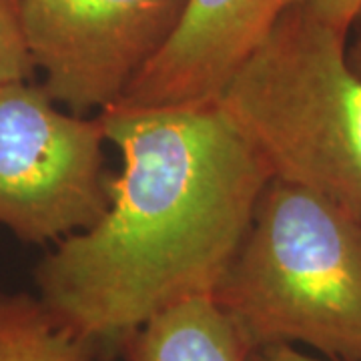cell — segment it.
<instances>
[{
  "mask_svg": "<svg viewBox=\"0 0 361 361\" xmlns=\"http://www.w3.org/2000/svg\"><path fill=\"white\" fill-rule=\"evenodd\" d=\"M249 361H336L322 357V355H311L293 345H269V348L255 349L251 353Z\"/></svg>",
  "mask_w": 361,
  "mask_h": 361,
  "instance_id": "11",
  "label": "cell"
},
{
  "mask_svg": "<svg viewBox=\"0 0 361 361\" xmlns=\"http://www.w3.org/2000/svg\"><path fill=\"white\" fill-rule=\"evenodd\" d=\"M307 4L322 20L345 35L361 16V0H307Z\"/></svg>",
  "mask_w": 361,
  "mask_h": 361,
  "instance_id": "10",
  "label": "cell"
},
{
  "mask_svg": "<svg viewBox=\"0 0 361 361\" xmlns=\"http://www.w3.org/2000/svg\"><path fill=\"white\" fill-rule=\"evenodd\" d=\"M187 0H20L42 87L75 115L109 111L173 39ZM97 113V115H99Z\"/></svg>",
  "mask_w": 361,
  "mask_h": 361,
  "instance_id": "5",
  "label": "cell"
},
{
  "mask_svg": "<svg viewBox=\"0 0 361 361\" xmlns=\"http://www.w3.org/2000/svg\"><path fill=\"white\" fill-rule=\"evenodd\" d=\"M211 297L249 348L361 361V217L271 179Z\"/></svg>",
  "mask_w": 361,
  "mask_h": 361,
  "instance_id": "2",
  "label": "cell"
},
{
  "mask_svg": "<svg viewBox=\"0 0 361 361\" xmlns=\"http://www.w3.org/2000/svg\"><path fill=\"white\" fill-rule=\"evenodd\" d=\"M348 40L303 0L239 65L215 104L273 179L361 217V75L349 65Z\"/></svg>",
  "mask_w": 361,
  "mask_h": 361,
  "instance_id": "3",
  "label": "cell"
},
{
  "mask_svg": "<svg viewBox=\"0 0 361 361\" xmlns=\"http://www.w3.org/2000/svg\"><path fill=\"white\" fill-rule=\"evenodd\" d=\"M348 59L349 65L353 66L361 75V16L357 18V23L353 25L351 32H349Z\"/></svg>",
  "mask_w": 361,
  "mask_h": 361,
  "instance_id": "12",
  "label": "cell"
},
{
  "mask_svg": "<svg viewBox=\"0 0 361 361\" xmlns=\"http://www.w3.org/2000/svg\"><path fill=\"white\" fill-rule=\"evenodd\" d=\"M299 2L303 0H187L173 39L115 106L213 104L239 65Z\"/></svg>",
  "mask_w": 361,
  "mask_h": 361,
  "instance_id": "6",
  "label": "cell"
},
{
  "mask_svg": "<svg viewBox=\"0 0 361 361\" xmlns=\"http://www.w3.org/2000/svg\"><path fill=\"white\" fill-rule=\"evenodd\" d=\"M37 75L20 20V0H0V87Z\"/></svg>",
  "mask_w": 361,
  "mask_h": 361,
  "instance_id": "9",
  "label": "cell"
},
{
  "mask_svg": "<svg viewBox=\"0 0 361 361\" xmlns=\"http://www.w3.org/2000/svg\"><path fill=\"white\" fill-rule=\"evenodd\" d=\"M251 353L239 327L211 293L159 311L118 348L125 361H249Z\"/></svg>",
  "mask_w": 361,
  "mask_h": 361,
  "instance_id": "7",
  "label": "cell"
},
{
  "mask_svg": "<svg viewBox=\"0 0 361 361\" xmlns=\"http://www.w3.org/2000/svg\"><path fill=\"white\" fill-rule=\"evenodd\" d=\"M123 167L109 209L54 243L37 297L101 361L159 311L213 293L239 249L271 171L217 104L99 113Z\"/></svg>",
  "mask_w": 361,
  "mask_h": 361,
  "instance_id": "1",
  "label": "cell"
},
{
  "mask_svg": "<svg viewBox=\"0 0 361 361\" xmlns=\"http://www.w3.org/2000/svg\"><path fill=\"white\" fill-rule=\"evenodd\" d=\"M0 361H101V355L37 295L0 289Z\"/></svg>",
  "mask_w": 361,
  "mask_h": 361,
  "instance_id": "8",
  "label": "cell"
},
{
  "mask_svg": "<svg viewBox=\"0 0 361 361\" xmlns=\"http://www.w3.org/2000/svg\"><path fill=\"white\" fill-rule=\"evenodd\" d=\"M101 116H82L30 80L0 87V227L59 243L109 209Z\"/></svg>",
  "mask_w": 361,
  "mask_h": 361,
  "instance_id": "4",
  "label": "cell"
}]
</instances>
